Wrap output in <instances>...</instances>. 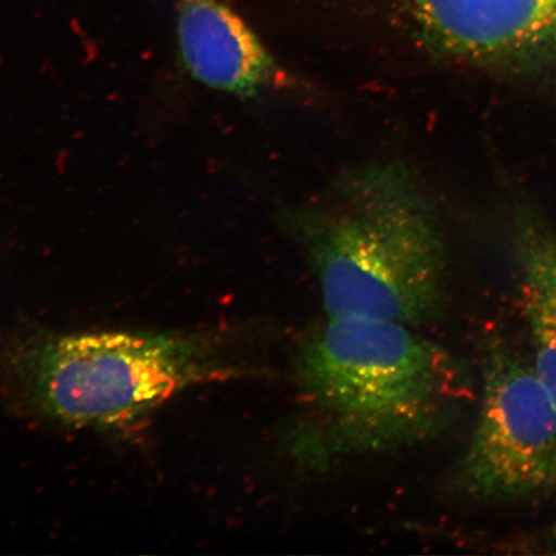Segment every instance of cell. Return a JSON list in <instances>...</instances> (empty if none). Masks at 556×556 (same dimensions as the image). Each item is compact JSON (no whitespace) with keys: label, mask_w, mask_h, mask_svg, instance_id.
<instances>
[{"label":"cell","mask_w":556,"mask_h":556,"mask_svg":"<svg viewBox=\"0 0 556 556\" xmlns=\"http://www.w3.org/2000/svg\"><path fill=\"white\" fill-rule=\"evenodd\" d=\"M295 412L281 446L299 469L392 454L434 440L470 397L467 368L412 326L328 317L291 361Z\"/></svg>","instance_id":"1"},{"label":"cell","mask_w":556,"mask_h":556,"mask_svg":"<svg viewBox=\"0 0 556 556\" xmlns=\"http://www.w3.org/2000/svg\"><path fill=\"white\" fill-rule=\"evenodd\" d=\"M258 328L165 332L29 330L0 345V392L11 412L54 426L124 430L187 389L267 377Z\"/></svg>","instance_id":"2"},{"label":"cell","mask_w":556,"mask_h":556,"mask_svg":"<svg viewBox=\"0 0 556 556\" xmlns=\"http://www.w3.org/2000/svg\"><path fill=\"white\" fill-rule=\"evenodd\" d=\"M328 317L433 323L446 255L433 207L405 165L352 172L289 218Z\"/></svg>","instance_id":"3"},{"label":"cell","mask_w":556,"mask_h":556,"mask_svg":"<svg viewBox=\"0 0 556 556\" xmlns=\"http://www.w3.org/2000/svg\"><path fill=\"white\" fill-rule=\"evenodd\" d=\"M452 484L490 502L556 486V401L533 365L495 336L485 342L481 408Z\"/></svg>","instance_id":"4"},{"label":"cell","mask_w":556,"mask_h":556,"mask_svg":"<svg viewBox=\"0 0 556 556\" xmlns=\"http://www.w3.org/2000/svg\"><path fill=\"white\" fill-rule=\"evenodd\" d=\"M422 37L482 66L556 68V0H413Z\"/></svg>","instance_id":"5"},{"label":"cell","mask_w":556,"mask_h":556,"mask_svg":"<svg viewBox=\"0 0 556 556\" xmlns=\"http://www.w3.org/2000/svg\"><path fill=\"white\" fill-rule=\"evenodd\" d=\"M174 7L180 58L194 79L247 97L288 85V75L227 0H174Z\"/></svg>","instance_id":"6"},{"label":"cell","mask_w":556,"mask_h":556,"mask_svg":"<svg viewBox=\"0 0 556 556\" xmlns=\"http://www.w3.org/2000/svg\"><path fill=\"white\" fill-rule=\"evenodd\" d=\"M519 252L533 367L556 401V240L526 219L520 226Z\"/></svg>","instance_id":"7"},{"label":"cell","mask_w":556,"mask_h":556,"mask_svg":"<svg viewBox=\"0 0 556 556\" xmlns=\"http://www.w3.org/2000/svg\"><path fill=\"white\" fill-rule=\"evenodd\" d=\"M551 547H552V553L556 554V530L554 531V533L552 534V538H551Z\"/></svg>","instance_id":"8"}]
</instances>
